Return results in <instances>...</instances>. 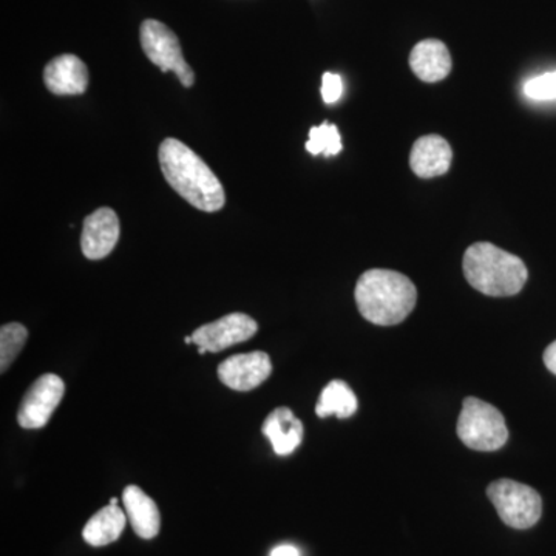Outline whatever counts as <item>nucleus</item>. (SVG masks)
<instances>
[{"mask_svg":"<svg viewBox=\"0 0 556 556\" xmlns=\"http://www.w3.org/2000/svg\"><path fill=\"white\" fill-rule=\"evenodd\" d=\"M28 339V329L17 321L3 325L0 329V371L7 372L14 358L20 356Z\"/></svg>","mask_w":556,"mask_h":556,"instance_id":"18","label":"nucleus"},{"mask_svg":"<svg viewBox=\"0 0 556 556\" xmlns=\"http://www.w3.org/2000/svg\"><path fill=\"white\" fill-rule=\"evenodd\" d=\"M208 351L204 346H199V354H206Z\"/></svg>","mask_w":556,"mask_h":556,"instance_id":"26","label":"nucleus"},{"mask_svg":"<svg viewBox=\"0 0 556 556\" xmlns=\"http://www.w3.org/2000/svg\"><path fill=\"white\" fill-rule=\"evenodd\" d=\"M258 325L254 318L243 313H232L203 325L192 334L197 346H204L208 353H219L237 343L247 342L257 334Z\"/></svg>","mask_w":556,"mask_h":556,"instance_id":"8","label":"nucleus"},{"mask_svg":"<svg viewBox=\"0 0 556 556\" xmlns=\"http://www.w3.org/2000/svg\"><path fill=\"white\" fill-rule=\"evenodd\" d=\"M305 148L311 155H338L342 152V138H340L338 127L328 121L321 126L313 127L309 130V139Z\"/></svg>","mask_w":556,"mask_h":556,"instance_id":"19","label":"nucleus"},{"mask_svg":"<svg viewBox=\"0 0 556 556\" xmlns=\"http://www.w3.org/2000/svg\"><path fill=\"white\" fill-rule=\"evenodd\" d=\"M273 372L270 357L263 351L237 354L226 358L218 367V378L236 391H251L262 386Z\"/></svg>","mask_w":556,"mask_h":556,"instance_id":"9","label":"nucleus"},{"mask_svg":"<svg viewBox=\"0 0 556 556\" xmlns=\"http://www.w3.org/2000/svg\"><path fill=\"white\" fill-rule=\"evenodd\" d=\"M525 93L533 101L556 100V70L527 80Z\"/></svg>","mask_w":556,"mask_h":556,"instance_id":"20","label":"nucleus"},{"mask_svg":"<svg viewBox=\"0 0 556 556\" xmlns=\"http://www.w3.org/2000/svg\"><path fill=\"white\" fill-rule=\"evenodd\" d=\"M127 525V515L118 506L102 507L84 527L83 536L93 547L109 546L115 543Z\"/></svg>","mask_w":556,"mask_h":556,"instance_id":"16","label":"nucleus"},{"mask_svg":"<svg viewBox=\"0 0 556 556\" xmlns=\"http://www.w3.org/2000/svg\"><path fill=\"white\" fill-rule=\"evenodd\" d=\"M262 431L273 444L276 455L288 456L302 444L305 428L291 408L278 407L266 417Z\"/></svg>","mask_w":556,"mask_h":556,"instance_id":"13","label":"nucleus"},{"mask_svg":"<svg viewBox=\"0 0 556 556\" xmlns=\"http://www.w3.org/2000/svg\"><path fill=\"white\" fill-rule=\"evenodd\" d=\"M486 496L492 501L504 525L514 529H530L540 521L543 514L540 493L532 486L511 479L492 482L486 489Z\"/></svg>","mask_w":556,"mask_h":556,"instance_id":"5","label":"nucleus"},{"mask_svg":"<svg viewBox=\"0 0 556 556\" xmlns=\"http://www.w3.org/2000/svg\"><path fill=\"white\" fill-rule=\"evenodd\" d=\"M468 283L490 298H510L525 288V262L492 243H475L467 249L463 262Z\"/></svg>","mask_w":556,"mask_h":556,"instance_id":"3","label":"nucleus"},{"mask_svg":"<svg viewBox=\"0 0 556 556\" xmlns=\"http://www.w3.org/2000/svg\"><path fill=\"white\" fill-rule=\"evenodd\" d=\"M139 40L146 56L153 65L160 67L161 72H174L186 89L193 86L195 73L182 56L177 35L167 25L155 20L142 22L139 28Z\"/></svg>","mask_w":556,"mask_h":556,"instance_id":"6","label":"nucleus"},{"mask_svg":"<svg viewBox=\"0 0 556 556\" xmlns=\"http://www.w3.org/2000/svg\"><path fill=\"white\" fill-rule=\"evenodd\" d=\"M357 412V397L343 380H332L321 391L316 405L318 417L338 416L348 419Z\"/></svg>","mask_w":556,"mask_h":556,"instance_id":"17","label":"nucleus"},{"mask_svg":"<svg viewBox=\"0 0 556 556\" xmlns=\"http://www.w3.org/2000/svg\"><path fill=\"white\" fill-rule=\"evenodd\" d=\"M453 152L447 139L427 135L417 139L409 155V166L419 178H434L447 174Z\"/></svg>","mask_w":556,"mask_h":556,"instance_id":"12","label":"nucleus"},{"mask_svg":"<svg viewBox=\"0 0 556 556\" xmlns=\"http://www.w3.org/2000/svg\"><path fill=\"white\" fill-rule=\"evenodd\" d=\"M270 556H300V552L294 546L283 544V546H277L270 552Z\"/></svg>","mask_w":556,"mask_h":556,"instance_id":"23","label":"nucleus"},{"mask_svg":"<svg viewBox=\"0 0 556 556\" xmlns=\"http://www.w3.org/2000/svg\"><path fill=\"white\" fill-rule=\"evenodd\" d=\"M343 93V80L342 76L336 75V73H325L324 79H321V97L327 104H334L340 100Z\"/></svg>","mask_w":556,"mask_h":556,"instance_id":"21","label":"nucleus"},{"mask_svg":"<svg viewBox=\"0 0 556 556\" xmlns=\"http://www.w3.org/2000/svg\"><path fill=\"white\" fill-rule=\"evenodd\" d=\"M43 84L58 97L83 94L89 87V68L75 54H61L43 68Z\"/></svg>","mask_w":556,"mask_h":556,"instance_id":"11","label":"nucleus"},{"mask_svg":"<svg viewBox=\"0 0 556 556\" xmlns=\"http://www.w3.org/2000/svg\"><path fill=\"white\" fill-rule=\"evenodd\" d=\"M544 364H546L548 371L556 376V342L548 345L547 350L544 351Z\"/></svg>","mask_w":556,"mask_h":556,"instance_id":"22","label":"nucleus"},{"mask_svg":"<svg viewBox=\"0 0 556 556\" xmlns=\"http://www.w3.org/2000/svg\"><path fill=\"white\" fill-rule=\"evenodd\" d=\"M417 291L404 274L369 269L356 285V303L362 316L379 327L401 324L415 309Z\"/></svg>","mask_w":556,"mask_h":556,"instance_id":"2","label":"nucleus"},{"mask_svg":"<svg viewBox=\"0 0 556 556\" xmlns=\"http://www.w3.org/2000/svg\"><path fill=\"white\" fill-rule=\"evenodd\" d=\"M185 343H188V345L189 343H193L192 336H186Z\"/></svg>","mask_w":556,"mask_h":556,"instance_id":"25","label":"nucleus"},{"mask_svg":"<svg viewBox=\"0 0 556 556\" xmlns=\"http://www.w3.org/2000/svg\"><path fill=\"white\" fill-rule=\"evenodd\" d=\"M123 503L131 529L142 540H152L160 533L161 517L159 506L138 485L124 489Z\"/></svg>","mask_w":556,"mask_h":556,"instance_id":"15","label":"nucleus"},{"mask_svg":"<svg viewBox=\"0 0 556 556\" xmlns=\"http://www.w3.org/2000/svg\"><path fill=\"white\" fill-rule=\"evenodd\" d=\"M161 172L170 188L190 206L203 212L222 211L226 193L217 175L179 139L167 138L159 150Z\"/></svg>","mask_w":556,"mask_h":556,"instance_id":"1","label":"nucleus"},{"mask_svg":"<svg viewBox=\"0 0 556 556\" xmlns=\"http://www.w3.org/2000/svg\"><path fill=\"white\" fill-rule=\"evenodd\" d=\"M121 233L119 218L110 207H100L84 219L80 248L89 260H102L118 243Z\"/></svg>","mask_w":556,"mask_h":556,"instance_id":"10","label":"nucleus"},{"mask_svg":"<svg viewBox=\"0 0 556 556\" xmlns=\"http://www.w3.org/2000/svg\"><path fill=\"white\" fill-rule=\"evenodd\" d=\"M65 393L64 380L56 375H43L31 383L22 399L17 422L27 430H38L49 424L50 417L60 407Z\"/></svg>","mask_w":556,"mask_h":556,"instance_id":"7","label":"nucleus"},{"mask_svg":"<svg viewBox=\"0 0 556 556\" xmlns=\"http://www.w3.org/2000/svg\"><path fill=\"white\" fill-rule=\"evenodd\" d=\"M457 437L468 448L495 452L506 445V419L493 405L481 399L467 397L457 419Z\"/></svg>","mask_w":556,"mask_h":556,"instance_id":"4","label":"nucleus"},{"mask_svg":"<svg viewBox=\"0 0 556 556\" xmlns=\"http://www.w3.org/2000/svg\"><path fill=\"white\" fill-rule=\"evenodd\" d=\"M110 504H112V506H118V497H112V500H110Z\"/></svg>","mask_w":556,"mask_h":556,"instance_id":"24","label":"nucleus"},{"mask_svg":"<svg viewBox=\"0 0 556 556\" xmlns=\"http://www.w3.org/2000/svg\"><path fill=\"white\" fill-rule=\"evenodd\" d=\"M409 67L424 83H439L452 72V56L441 40L427 39L417 43L409 54Z\"/></svg>","mask_w":556,"mask_h":556,"instance_id":"14","label":"nucleus"}]
</instances>
